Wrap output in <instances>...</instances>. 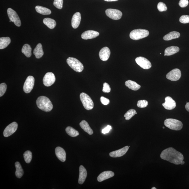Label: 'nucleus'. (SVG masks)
<instances>
[{
    "label": "nucleus",
    "instance_id": "f257e3e1",
    "mask_svg": "<svg viewBox=\"0 0 189 189\" xmlns=\"http://www.w3.org/2000/svg\"><path fill=\"white\" fill-rule=\"evenodd\" d=\"M161 158L175 165L181 164L183 160V154L172 147H169L161 152Z\"/></svg>",
    "mask_w": 189,
    "mask_h": 189
},
{
    "label": "nucleus",
    "instance_id": "f03ea898",
    "mask_svg": "<svg viewBox=\"0 0 189 189\" xmlns=\"http://www.w3.org/2000/svg\"><path fill=\"white\" fill-rule=\"evenodd\" d=\"M36 104L39 109L44 111H50L53 108V105L51 101L48 97L44 96H41L38 97Z\"/></svg>",
    "mask_w": 189,
    "mask_h": 189
},
{
    "label": "nucleus",
    "instance_id": "7ed1b4c3",
    "mask_svg": "<svg viewBox=\"0 0 189 189\" xmlns=\"http://www.w3.org/2000/svg\"><path fill=\"white\" fill-rule=\"evenodd\" d=\"M164 125L170 129L179 131L181 129L183 124L181 121L176 119L168 118L165 120Z\"/></svg>",
    "mask_w": 189,
    "mask_h": 189
},
{
    "label": "nucleus",
    "instance_id": "20e7f679",
    "mask_svg": "<svg viewBox=\"0 0 189 189\" xmlns=\"http://www.w3.org/2000/svg\"><path fill=\"white\" fill-rule=\"evenodd\" d=\"M67 63L70 68L78 73L81 72L84 69L83 65L75 58H68L67 60Z\"/></svg>",
    "mask_w": 189,
    "mask_h": 189
},
{
    "label": "nucleus",
    "instance_id": "39448f33",
    "mask_svg": "<svg viewBox=\"0 0 189 189\" xmlns=\"http://www.w3.org/2000/svg\"><path fill=\"white\" fill-rule=\"evenodd\" d=\"M148 31L144 29H138L132 31L130 34V37L132 40H137L147 37L149 35Z\"/></svg>",
    "mask_w": 189,
    "mask_h": 189
},
{
    "label": "nucleus",
    "instance_id": "423d86ee",
    "mask_svg": "<svg viewBox=\"0 0 189 189\" xmlns=\"http://www.w3.org/2000/svg\"><path fill=\"white\" fill-rule=\"evenodd\" d=\"M80 99L85 109L89 110L94 108V102L88 94L85 92L81 93L80 94Z\"/></svg>",
    "mask_w": 189,
    "mask_h": 189
},
{
    "label": "nucleus",
    "instance_id": "0eeeda50",
    "mask_svg": "<svg viewBox=\"0 0 189 189\" xmlns=\"http://www.w3.org/2000/svg\"><path fill=\"white\" fill-rule=\"evenodd\" d=\"M7 13L10 20L13 22L17 26L20 27L21 25V21L16 12L11 8H8Z\"/></svg>",
    "mask_w": 189,
    "mask_h": 189
},
{
    "label": "nucleus",
    "instance_id": "6e6552de",
    "mask_svg": "<svg viewBox=\"0 0 189 189\" xmlns=\"http://www.w3.org/2000/svg\"><path fill=\"white\" fill-rule=\"evenodd\" d=\"M35 79L32 76H29L26 79L24 84L23 90L26 93H30L33 89Z\"/></svg>",
    "mask_w": 189,
    "mask_h": 189
},
{
    "label": "nucleus",
    "instance_id": "1a4fd4ad",
    "mask_svg": "<svg viewBox=\"0 0 189 189\" xmlns=\"http://www.w3.org/2000/svg\"><path fill=\"white\" fill-rule=\"evenodd\" d=\"M106 13L109 18L114 20H119L122 16V13L119 10L112 8L106 10Z\"/></svg>",
    "mask_w": 189,
    "mask_h": 189
},
{
    "label": "nucleus",
    "instance_id": "9d476101",
    "mask_svg": "<svg viewBox=\"0 0 189 189\" xmlns=\"http://www.w3.org/2000/svg\"><path fill=\"white\" fill-rule=\"evenodd\" d=\"M135 61L137 64L144 69H149L152 67L150 62L143 57H138L135 59Z\"/></svg>",
    "mask_w": 189,
    "mask_h": 189
},
{
    "label": "nucleus",
    "instance_id": "9b49d317",
    "mask_svg": "<svg viewBox=\"0 0 189 189\" xmlns=\"http://www.w3.org/2000/svg\"><path fill=\"white\" fill-rule=\"evenodd\" d=\"M181 77V71L177 68L172 70L166 76L167 79L171 81H177L180 79Z\"/></svg>",
    "mask_w": 189,
    "mask_h": 189
},
{
    "label": "nucleus",
    "instance_id": "f8f14e48",
    "mask_svg": "<svg viewBox=\"0 0 189 189\" xmlns=\"http://www.w3.org/2000/svg\"><path fill=\"white\" fill-rule=\"evenodd\" d=\"M18 127V124L16 122H13L8 125L5 129L3 132V135L6 137L10 136L16 131Z\"/></svg>",
    "mask_w": 189,
    "mask_h": 189
},
{
    "label": "nucleus",
    "instance_id": "ddd939ff",
    "mask_svg": "<svg viewBox=\"0 0 189 189\" xmlns=\"http://www.w3.org/2000/svg\"><path fill=\"white\" fill-rule=\"evenodd\" d=\"M56 80L54 74L51 72H48L44 76L43 82L45 86L49 87L55 83Z\"/></svg>",
    "mask_w": 189,
    "mask_h": 189
},
{
    "label": "nucleus",
    "instance_id": "4468645a",
    "mask_svg": "<svg viewBox=\"0 0 189 189\" xmlns=\"http://www.w3.org/2000/svg\"><path fill=\"white\" fill-rule=\"evenodd\" d=\"M162 105L165 109L171 110L176 108V103L172 98L170 97H167L165 98V102L162 104Z\"/></svg>",
    "mask_w": 189,
    "mask_h": 189
},
{
    "label": "nucleus",
    "instance_id": "2eb2a0df",
    "mask_svg": "<svg viewBox=\"0 0 189 189\" xmlns=\"http://www.w3.org/2000/svg\"><path fill=\"white\" fill-rule=\"evenodd\" d=\"M129 149L128 146H126L118 150L113 151L110 153L109 155L113 158L120 157L125 155Z\"/></svg>",
    "mask_w": 189,
    "mask_h": 189
},
{
    "label": "nucleus",
    "instance_id": "dca6fc26",
    "mask_svg": "<svg viewBox=\"0 0 189 189\" xmlns=\"http://www.w3.org/2000/svg\"><path fill=\"white\" fill-rule=\"evenodd\" d=\"M99 33L98 32L93 30H88L84 32L82 34V39L85 40H88L94 38L99 36Z\"/></svg>",
    "mask_w": 189,
    "mask_h": 189
},
{
    "label": "nucleus",
    "instance_id": "f3484780",
    "mask_svg": "<svg viewBox=\"0 0 189 189\" xmlns=\"http://www.w3.org/2000/svg\"><path fill=\"white\" fill-rule=\"evenodd\" d=\"M110 54V51L109 48L105 47L102 48L99 51V56L102 61H106L109 59Z\"/></svg>",
    "mask_w": 189,
    "mask_h": 189
},
{
    "label": "nucleus",
    "instance_id": "a211bd4d",
    "mask_svg": "<svg viewBox=\"0 0 189 189\" xmlns=\"http://www.w3.org/2000/svg\"><path fill=\"white\" fill-rule=\"evenodd\" d=\"M55 153L58 158L62 162H64L66 160V152L63 148L57 147L55 149Z\"/></svg>",
    "mask_w": 189,
    "mask_h": 189
},
{
    "label": "nucleus",
    "instance_id": "6ab92c4d",
    "mask_svg": "<svg viewBox=\"0 0 189 189\" xmlns=\"http://www.w3.org/2000/svg\"><path fill=\"white\" fill-rule=\"evenodd\" d=\"M81 19V15L79 12L73 15L72 19V25L74 28H78L80 24Z\"/></svg>",
    "mask_w": 189,
    "mask_h": 189
},
{
    "label": "nucleus",
    "instance_id": "aec40b11",
    "mask_svg": "<svg viewBox=\"0 0 189 189\" xmlns=\"http://www.w3.org/2000/svg\"><path fill=\"white\" fill-rule=\"evenodd\" d=\"M114 173L111 171H106L101 173L97 177V180L101 182L108 179L113 177L114 176Z\"/></svg>",
    "mask_w": 189,
    "mask_h": 189
},
{
    "label": "nucleus",
    "instance_id": "412c9836",
    "mask_svg": "<svg viewBox=\"0 0 189 189\" xmlns=\"http://www.w3.org/2000/svg\"><path fill=\"white\" fill-rule=\"evenodd\" d=\"M87 171L83 166L81 165L79 168V176L78 183L80 184H82L85 182L87 176Z\"/></svg>",
    "mask_w": 189,
    "mask_h": 189
},
{
    "label": "nucleus",
    "instance_id": "4be33fe9",
    "mask_svg": "<svg viewBox=\"0 0 189 189\" xmlns=\"http://www.w3.org/2000/svg\"><path fill=\"white\" fill-rule=\"evenodd\" d=\"M33 54L37 59H40L43 56L44 52L42 44L39 43L37 44L34 50Z\"/></svg>",
    "mask_w": 189,
    "mask_h": 189
},
{
    "label": "nucleus",
    "instance_id": "5701e85b",
    "mask_svg": "<svg viewBox=\"0 0 189 189\" xmlns=\"http://www.w3.org/2000/svg\"><path fill=\"white\" fill-rule=\"evenodd\" d=\"M80 125L83 130L89 135H92L93 133V131L90 128L88 123L85 120H83L80 123Z\"/></svg>",
    "mask_w": 189,
    "mask_h": 189
},
{
    "label": "nucleus",
    "instance_id": "b1692460",
    "mask_svg": "<svg viewBox=\"0 0 189 189\" xmlns=\"http://www.w3.org/2000/svg\"><path fill=\"white\" fill-rule=\"evenodd\" d=\"M125 85L129 88L132 90L136 91L140 88L141 86L137 83L136 82L132 81L129 80L125 82Z\"/></svg>",
    "mask_w": 189,
    "mask_h": 189
},
{
    "label": "nucleus",
    "instance_id": "393cba45",
    "mask_svg": "<svg viewBox=\"0 0 189 189\" xmlns=\"http://www.w3.org/2000/svg\"><path fill=\"white\" fill-rule=\"evenodd\" d=\"M179 50V48L177 46H171L165 49V54L166 55V56H172L178 53Z\"/></svg>",
    "mask_w": 189,
    "mask_h": 189
},
{
    "label": "nucleus",
    "instance_id": "a878e982",
    "mask_svg": "<svg viewBox=\"0 0 189 189\" xmlns=\"http://www.w3.org/2000/svg\"><path fill=\"white\" fill-rule=\"evenodd\" d=\"M180 36V34L179 32L176 31H173L170 32L169 33L166 34L164 36L163 39L165 40L169 41L172 40L173 39L178 38Z\"/></svg>",
    "mask_w": 189,
    "mask_h": 189
},
{
    "label": "nucleus",
    "instance_id": "bb28decb",
    "mask_svg": "<svg viewBox=\"0 0 189 189\" xmlns=\"http://www.w3.org/2000/svg\"><path fill=\"white\" fill-rule=\"evenodd\" d=\"M11 39L8 37L0 38V49H3L7 47L11 42Z\"/></svg>",
    "mask_w": 189,
    "mask_h": 189
},
{
    "label": "nucleus",
    "instance_id": "cd10ccee",
    "mask_svg": "<svg viewBox=\"0 0 189 189\" xmlns=\"http://www.w3.org/2000/svg\"><path fill=\"white\" fill-rule=\"evenodd\" d=\"M15 166L16 168L15 174L17 178H20L24 174V171L22 168L21 164L18 161L15 163Z\"/></svg>",
    "mask_w": 189,
    "mask_h": 189
},
{
    "label": "nucleus",
    "instance_id": "c85d7f7f",
    "mask_svg": "<svg viewBox=\"0 0 189 189\" xmlns=\"http://www.w3.org/2000/svg\"><path fill=\"white\" fill-rule=\"evenodd\" d=\"M35 8L38 13L42 15H50L51 13L50 10L44 7L37 6L35 7Z\"/></svg>",
    "mask_w": 189,
    "mask_h": 189
},
{
    "label": "nucleus",
    "instance_id": "c756f323",
    "mask_svg": "<svg viewBox=\"0 0 189 189\" xmlns=\"http://www.w3.org/2000/svg\"><path fill=\"white\" fill-rule=\"evenodd\" d=\"M43 23L46 25L51 29L54 28L56 26V21L52 19L45 18L43 20Z\"/></svg>",
    "mask_w": 189,
    "mask_h": 189
},
{
    "label": "nucleus",
    "instance_id": "7c9ffc66",
    "mask_svg": "<svg viewBox=\"0 0 189 189\" xmlns=\"http://www.w3.org/2000/svg\"><path fill=\"white\" fill-rule=\"evenodd\" d=\"M32 48L28 44L24 45L22 49V53L27 58H30L32 55Z\"/></svg>",
    "mask_w": 189,
    "mask_h": 189
},
{
    "label": "nucleus",
    "instance_id": "2f4dec72",
    "mask_svg": "<svg viewBox=\"0 0 189 189\" xmlns=\"http://www.w3.org/2000/svg\"><path fill=\"white\" fill-rule=\"evenodd\" d=\"M66 131L67 134L72 137H77L79 135V132L72 127H67L66 129Z\"/></svg>",
    "mask_w": 189,
    "mask_h": 189
},
{
    "label": "nucleus",
    "instance_id": "473e14b6",
    "mask_svg": "<svg viewBox=\"0 0 189 189\" xmlns=\"http://www.w3.org/2000/svg\"><path fill=\"white\" fill-rule=\"evenodd\" d=\"M136 112L135 110L133 109H131L125 113L124 116L126 120H130L131 118L135 115Z\"/></svg>",
    "mask_w": 189,
    "mask_h": 189
},
{
    "label": "nucleus",
    "instance_id": "72a5a7b5",
    "mask_svg": "<svg viewBox=\"0 0 189 189\" xmlns=\"http://www.w3.org/2000/svg\"><path fill=\"white\" fill-rule=\"evenodd\" d=\"M24 157L26 163H30L32 160V152L30 151H27L24 154Z\"/></svg>",
    "mask_w": 189,
    "mask_h": 189
},
{
    "label": "nucleus",
    "instance_id": "f704fd0d",
    "mask_svg": "<svg viewBox=\"0 0 189 189\" xmlns=\"http://www.w3.org/2000/svg\"><path fill=\"white\" fill-rule=\"evenodd\" d=\"M148 104V102L147 100H139L137 102V106L140 108H144L147 107Z\"/></svg>",
    "mask_w": 189,
    "mask_h": 189
},
{
    "label": "nucleus",
    "instance_id": "c9c22d12",
    "mask_svg": "<svg viewBox=\"0 0 189 189\" xmlns=\"http://www.w3.org/2000/svg\"><path fill=\"white\" fill-rule=\"evenodd\" d=\"M63 0H54V6L58 9H61L63 8Z\"/></svg>",
    "mask_w": 189,
    "mask_h": 189
},
{
    "label": "nucleus",
    "instance_id": "e433bc0d",
    "mask_svg": "<svg viewBox=\"0 0 189 189\" xmlns=\"http://www.w3.org/2000/svg\"><path fill=\"white\" fill-rule=\"evenodd\" d=\"M157 8L160 12L166 11L167 10V7L166 4L162 2H159L158 4Z\"/></svg>",
    "mask_w": 189,
    "mask_h": 189
},
{
    "label": "nucleus",
    "instance_id": "4c0bfd02",
    "mask_svg": "<svg viewBox=\"0 0 189 189\" xmlns=\"http://www.w3.org/2000/svg\"><path fill=\"white\" fill-rule=\"evenodd\" d=\"M7 87L6 84L4 83L0 84V97L4 95L6 90Z\"/></svg>",
    "mask_w": 189,
    "mask_h": 189
},
{
    "label": "nucleus",
    "instance_id": "58836bf2",
    "mask_svg": "<svg viewBox=\"0 0 189 189\" xmlns=\"http://www.w3.org/2000/svg\"><path fill=\"white\" fill-rule=\"evenodd\" d=\"M179 21L183 24L189 23V15H183L180 17Z\"/></svg>",
    "mask_w": 189,
    "mask_h": 189
},
{
    "label": "nucleus",
    "instance_id": "ea45409f",
    "mask_svg": "<svg viewBox=\"0 0 189 189\" xmlns=\"http://www.w3.org/2000/svg\"><path fill=\"white\" fill-rule=\"evenodd\" d=\"M111 88L110 85L107 83H104L103 85V88L102 89L103 92L105 93H109L110 92Z\"/></svg>",
    "mask_w": 189,
    "mask_h": 189
},
{
    "label": "nucleus",
    "instance_id": "a19ab883",
    "mask_svg": "<svg viewBox=\"0 0 189 189\" xmlns=\"http://www.w3.org/2000/svg\"><path fill=\"white\" fill-rule=\"evenodd\" d=\"M188 0H180L179 4L181 8H185L188 6Z\"/></svg>",
    "mask_w": 189,
    "mask_h": 189
},
{
    "label": "nucleus",
    "instance_id": "79ce46f5",
    "mask_svg": "<svg viewBox=\"0 0 189 189\" xmlns=\"http://www.w3.org/2000/svg\"><path fill=\"white\" fill-rule=\"evenodd\" d=\"M100 101L104 105H107L110 103V100L104 97H101L100 98Z\"/></svg>",
    "mask_w": 189,
    "mask_h": 189
},
{
    "label": "nucleus",
    "instance_id": "37998d69",
    "mask_svg": "<svg viewBox=\"0 0 189 189\" xmlns=\"http://www.w3.org/2000/svg\"><path fill=\"white\" fill-rule=\"evenodd\" d=\"M112 127L110 125H108L105 128L103 129L102 130V133L104 134H106L109 133L110 130L111 129Z\"/></svg>",
    "mask_w": 189,
    "mask_h": 189
},
{
    "label": "nucleus",
    "instance_id": "c03bdc74",
    "mask_svg": "<svg viewBox=\"0 0 189 189\" xmlns=\"http://www.w3.org/2000/svg\"><path fill=\"white\" fill-rule=\"evenodd\" d=\"M185 108L186 110L189 113V102H187V104L185 105Z\"/></svg>",
    "mask_w": 189,
    "mask_h": 189
},
{
    "label": "nucleus",
    "instance_id": "a18cd8bd",
    "mask_svg": "<svg viewBox=\"0 0 189 189\" xmlns=\"http://www.w3.org/2000/svg\"><path fill=\"white\" fill-rule=\"evenodd\" d=\"M106 1H118V0H104Z\"/></svg>",
    "mask_w": 189,
    "mask_h": 189
},
{
    "label": "nucleus",
    "instance_id": "49530a36",
    "mask_svg": "<svg viewBox=\"0 0 189 189\" xmlns=\"http://www.w3.org/2000/svg\"><path fill=\"white\" fill-rule=\"evenodd\" d=\"M185 161H182V162L181 163V165H183L185 164Z\"/></svg>",
    "mask_w": 189,
    "mask_h": 189
},
{
    "label": "nucleus",
    "instance_id": "de8ad7c7",
    "mask_svg": "<svg viewBox=\"0 0 189 189\" xmlns=\"http://www.w3.org/2000/svg\"><path fill=\"white\" fill-rule=\"evenodd\" d=\"M151 189H156L157 188H155V187H152V188H151Z\"/></svg>",
    "mask_w": 189,
    "mask_h": 189
},
{
    "label": "nucleus",
    "instance_id": "09e8293b",
    "mask_svg": "<svg viewBox=\"0 0 189 189\" xmlns=\"http://www.w3.org/2000/svg\"><path fill=\"white\" fill-rule=\"evenodd\" d=\"M163 128L164 129H165V127H163Z\"/></svg>",
    "mask_w": 189,
    "mask_h": 189
},
{
    "label": "nucleus",
    "instance_id": "8fccbe9b",
    "mask_svg": "<svg viewBox=\"0 0 189 189\" xmlns=\"http://www.w3.org/2000/svg\"><path fill=\"white\" fill-rule=\"evenodd\" d=\"M137 114V113L136 112V113H135V114Z\"/></svg>",
    "mask_w": 189,
    "mask_h": 189
}]
</instances>
